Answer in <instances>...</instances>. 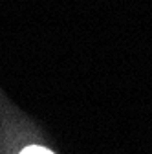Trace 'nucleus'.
<instances>
[{"label":"nucleus","instance_id":"f257e3e1","mask_svg":"<svg viewBox=\"0 0 152 154\" xmlns=\"http://www.w3.org/2000/svg\"><path fill=\"white\" fill-rule=\"evenodd\" d=\"M20 154H53L50 149H46V147H39V145H29V147H26Z\"/></svg>","mask_w":152,"mask_h":154}]
</instances>
